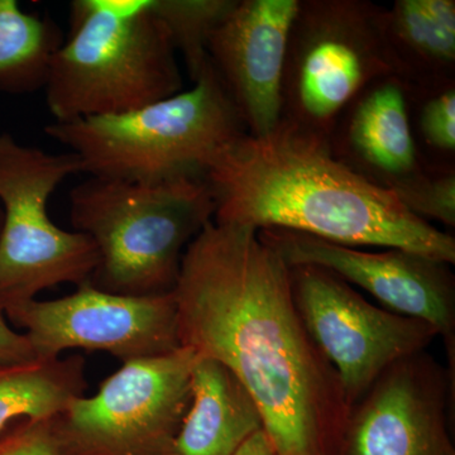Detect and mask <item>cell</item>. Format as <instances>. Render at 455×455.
<instances>
[{"label":"cell","instance_id":"cell-1","mask_svg":"<svg viewBox=\"0 0 455 455\" xmlns=\"http://www.w3.org/2000/svg\"><path fill=\"white\" fill-rule=\"evenodd\" d=\"M172 293L180 344L235 374L277 455H338L350 406L296 310L289 266L259 230L209 221Z\"/></svg>","mask_w":455,"mask_h":455},{"label":"cell","instance_id":"cell-2","mask_svg":"<svg viewBox=\"0 0 455 455\" xmlns=\"http://www.w3.org/2000/svg\"><path fill=\"white\" fill-rule=\"evenodd\" d=\"M220 224L283 229L348 247L398 248L454 265L455 239L344 166L325 140L287 125L242 137L209 166Z\"/></svg>","mask_w":455,"mask_h":455},{"label":"cell","instance_id":"cell-3","mask_svg":"<svg viewBox=\"0 0 455 455\" xmlns=\"http://www.w3.org/2000/svg\"><path fill=\"white\" fill-rule=\"evenodd\" d=\"M70 32L51 61L55 122L132 112L178 94V51L151 0H75Z\"/></svg>","mask_w":455,"mask_h":455},{"label":"cell","instance_id":"cell-4","mask_svg":"<svg viewBox=\"0 0 455 455\" xmlns=\"http://www.w3.org/2000/svg\"><path fill=\"white\" fill-rule=\"evenodd\" d=\"M44 132L79 157L83 172L140 184L205 179L214 158L248 134L211 61L172 97L132 112L53 122Z\"/></svg>","mask_w":455,"mask_h":455},{"label":"cell","instance_id":"cell-5","mask_svg":"<svg viewBox=\"0 0 455 455\" xmlns=\"http://www.w3.org/2000/svg\"><path fill=\"white\" fill-rule=\"evenodd\" d=\"M214 209L205 179L140 184L92 176L70 193L75 232L98 250L89 283L125 296L172 292L185 250Z\"/></svg>","mask_w":455,"mask_h":455},{"label":"cell","instance_id":"cell-6","mask_svg":"<svg viewBox=\"0 0 455 455\" xmlns=\"http://www.w3.org/2000/svg\"><path fill=\"white\" fill-rule=\"evenodd\" d=\"M385 9L370 0H300L287 44L280 123L329 143L353 99L396 75Z\"/></svg>","mask_w":455,"mask_h":455},{"label":"cell","instance_id":"cell-7","mask_svg":"<svg viewBox=\"0 0 455 455\" xmlns=\"http://www.w3.org/2000/svg\"><path fill=\"white\" fill-rule=\"evenodd\" d=\"M83 164L73 152L50 154L0 133V309L35 300L60 283H89L98 267L94 242L57 227L50 196Z\"/></svg>","mask_w":455,"mask_h":455},{"label":"cell","instance_id":"cell-8","mask_svg":"<svg viewBox=\"0 0 455 455\" xmlns=\"http://www.w3.org/2000/svg\"><path fill=\"white\" fill-rule=\"evenodd\" d=\"M196 353L181 348L123 363L92 397L49 419L65 455H172L191 401Z\"/></svg>","mask_w":455,"mask_h":455},{"label":"cell","instance_id":"cell-9","mask_svg":"<svg viewBox=\"0 0 455 455\" xmlns=\"http://www.w3.org/2000/svg\"><path fill=\"white\" fill-rule=\"evenodd\" d=\"M289 269L296 310L334 368L350 409L392 364L425 352L438 337L423 320L371 304L328 269Z\"/></svg>","mask_w":455,"mask_h":455},{"label":"cell","instance_id":"cell-10","mask_svg":"<svg viewBox=\"0 0 455 455\" xmlns=\"http://www.w3.org/2000/svg\"><path fill=\"white\" fill-rule=\"evenodd\" d=\"M3 313L25 329L38 361L82 348L107 352L127 363L181 348L172 292L125 296L85 283L65 298L8 305Z\"/></svg>","mask_w":455,"mask_h":455},{"label":"cell","instance_id":"cell-11","mask_svg":"<svg viewBox=\"0 0 455 455\" xmlns=\"http://www.w3.org/2000/svg\"><path fill=\"white\" fill-rule=\"evenodd\" d=\"M287 266L311 265L370 292L385 309L423 320L443 338L454 383L455 280L451 265L398 248L366 251L283 229L259 230Z\"/></svg>","mask_w":455,"mask_h":455},{"label":"cell","instance_id":"cell-12","mask_svg":"<svg viewBox=\"0 0 455 455\" xmlns=\"http://www.w3.org/2000/svg\"><path fill=\"white\" fill-rule=\"evenodd\" d=\"M454 383L427 352L392 364L350 409L338 455H455Z\"/></svg>","mask_w":455,"mask_h":455},{"label":"cell","instance_id":"cell-13","mask_svg":"<svg viewBox=\"0 0 455 455\" xmlns=\"http://www.w3.org/2000/svg\"><path fill=\"white\" fill-rule=\"evenodd\" d=\"M300 0H235L206 52L248 136H267L283 112L287 44Z\"/></svg>","mask_w":455,"mask_h":455},{"label":"cell","instance_id":"cell-14","mask_svg":"<svg viewBox=\"0 0 455 455\" xmlns=\"http://www.w3.org/2000/svg\"><path fill=\"white\" fill-rule=\"evenodd\" d=\"M329 147L344 166L391 193L430 166L416 145L409 86L396 75L371 83L353 99Z\"/></svg>","mask_w":455,"mask_h":455},{"label":"cell","instance_id":"cell-15","mask_svg":"<svg viewBox=\"0 0 455 455\" xmlns=\"http://www.w3.org/2000/svg\"><path fill=\"white\" fill-rule=\"evenodd\" d=\"M190 383V406L172 455H235L263 429L250 392L220 362L196 355Z\"/></svg>","mask_w":455,"mask_h":455},{"label":"cell","instance_id":"cell-16","mask_svg":"<svg viewBox=\"0 0 455 455\" xmlns=\"http://www.w3.org/2000/svg\"><path fill=\"white\" fill-rule=\"evenodd\" d=\"M383 32L396 76L410 88L455 80L454 0H396Z\"/></svg>","mask_w":455,"mask_h":455},{"label":"cell","instance_id":"cell-17","mask_svg":"<svg viewBox=\"0 0 455 455\" xmlns=\"http://www.w3.org/2000/svg\"><path fill=\"white\" fill-rule=\"evenodd\" d=\"M85 390L82 355L0 367V433L20 419L53 418Z\"/></svg>","mask_w":455,"mask_h":455},{"label":"cell","instance_id":"cell-18","mask_svg":"<svg viewBox=\"0 0 455 455\" xmlns=\"http://www.w3.org/2000/svg\"><path fill=\"white\" fill-rule=\"evenodd\" d=\"M62 44L50 18L26 13L16 0H0V90L23 94L44 88Z\"/></svg>","mask_w":455,"mask_h":455},{"label":"cell","instance_id":"cell-19","mask_svg":"<svg viewBox=\"0 0 455 455\" xmlns=\"http://www.w3.org/2000/svg\"><path fill=\"white\" fill-rule=\"evenodd\" d=\"M409 106L416 145L425 163L455 167V80L409 86Z\"/></svg>","mask_w":455,"mask_h":455},{"label":"cell","instance_id":"cell-20","mask_svg":"<svg viewBox=\"0 0 455 455\" xmlns=\"http://www.w3.org/2000/svg\"><path fill=\"white\" fill-rule=\"evenodd\" d=\"M233 3L235 0H151L156 16L169 31L176 51L184 57L191 82L208 64L209 36Z\"/></svg>","mask_w":455,"mask_h":455},{"label":"cell","instance_id":"cell-21","mask_svg":"<svg viewBox=\"0 0 455 455\" xmlns=\"http://www.w3.org/2000/svg\"><path fill=\"white\" fill-rule=\"evenodd\" d=\"M392 194L415 217L455 227V167L427 166Z\"/></svg>","mask_w":455,"mask_h":455},{"label":"cell","instance_id":"cell-22","mask_svg":"<svg viewBox=\"0 0 455 455\" xmlns=\"http://www.w3.org/2000/svg\"><path fill=\"white\" fill-rule=\"evenodd\" d=\"M0 455H65L51 433L49 419H20L0 433Z\"/></svg>","mask_w":455,"mask_h":455},{"label":"cell","instance_id":"cell-23","mask_svg":"<svg viewBox=\"0 0 455 455\" xmlns=\"http://www.w3.org/2000/svg\"><path fill=\"white\" fill-rule=\"evenodd\" d=\"M38 361L25 334L9 326L7 317L0 309V367L16 366Z\"/></svg>","mask_w":455,"mask_h":455},{"label":"cell","instance_id":"cell-24","mask_svg":"<svg viewBox=\"0 0 455 455\" xmlns=\"http://www.w3.org/2000/svg\"><path fill=\"white\" fill-rule=\"evenodd\" d=\"M235 455H277L265 430L257 431Z\"/></svg>","mask_w":455,"mask_h":455},{"label":"cell","instance_id":"cell-25","mask_svg":"<svg viewBox=\"0 0 455 455\" xmlns=\"http://www.w3.org/2000/svg\"><path fill=\"white\" fill-rule=\"evenodd\" d=\"M2 221H3V212L0 211V228H2Z\"/></svg>","mask_w":455,"mask_h":455}]
</instances>
